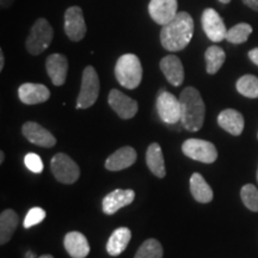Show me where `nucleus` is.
Segmentation results:
<instances>
[{
  "instance_id": "f257e3e1",
  "label": "nucleus",
  "mask_w": 258,
  "mask_h": 258,
  "mask_svg": "<svg viewBox=\"0 0 258 258\" xmlns=\"http://www.w3.org/2000/svg\"><path fill=\"white\" fill-rule=\"evenodd\" d=\"M194 35V19L188 12L180 11L160 31V43L169 51H180L190 43Z\"/></svg>"
},
{
  "instance_id": "f03ea898",
  "label": "nucleus",
  "mask_w": 258,
  "mask_h": 258,
  "mask_svg": "<svg viewBox=\"0 0 258 258\" xmlns=\"http://www.w3.org/2000/svg\"><path fill=\"white\" fill-rule=\"evenodd\" d=\"M180 122L189 132H198L205 121L206 105L201 93L192 86L184 89L179 96Z\"/></svg>"
},
{
  "instance_id": "7ed1b4c3",
  "label": "nucleus",
  "mask_w": 258,
  "mask_h": 258,
  "mask_svg": "<svg viewBox=\"0 0 258 258\" xmlns=\"http://www.w3.org/2000/svg\"><path fill=\"white\" fill-rule=\"evenodd\" d=\"M116 80L125 89L134 90L143 79V66L135 54H124L118 57L115 66Z\"/></svg>"
},
{
  "instance_id": "20e7f679",
  "label": "nucleus",
  "mask_w": 258,
  "mask_h": 258,
  "mask_svg": "<svg viewBox=\"0 0 258 258\" xmlns=\"http://www.w3.org/2000/svg\"><path fill=\"white\" fill-rule=\"evenodd\" d=\"M54 30L46 18H38L30 29V34L25 41V48L31 55H40L50 46Z\"/></svg>"
},
{
  "instance_id": "39448f33",
  "label": "nucleus",
  "mask_w": 258,
  "mask_h": 258,
  "mask_svg": "<svg viewBox=\"0 0 258 258\" xmlns=\"http://www.w3.org/2000/svg\"><path fill=\"white\" fill-rule=\"evenodd\" d=\"M101 84H99L98 74L92 66L85 67L83 72L82 86L77 99V109H88L95 104L98 98Z\"/></svg>"
},
{
  "instance_id": "423d86ee",
  "label": "nucleus",
  "mask_w": 258,
  "mask_h": 258,
  "mask_svg": "<svg viewBox=\"0 0 258 258\" xmlns=\"http://www.w3.org/2000/svg\"><path fill=\"white\" fill-rule=\"evenodd\" d=\"M50 170L59 182L63 184H72L79 178V166L72 158L64 153H56L50 161Z\"/></svg>"
},
{
  "instance_id": "0eeeda50",
  "label": "nucleus",
  "mask_w": 258,
  "mask_h": 258,
  "mask_svg": "<svg viewBox=\"0 0 258 258\" xmlns=\"http://www.w3.org/2000/svg\"><path fill=\"white\" fill-rule=\"evenodd\" d=\"M182 151L190 159L205 164H212L218 159L217 147L209 141L201 140V139H189L184 141Z\"/></svg>"
},
{
  "instance_id": "6e6552de",
  "label": "nucleus",
  "mask_w": 258,
  "mask_h": 258,
  "mask_svg": "<svg viewBox=\"0 0 258 258\" xmlns=\"http://www.w3.org/2000/svg\"><path fill=\"white\" fill-rule=\"evenodd\" d=\"M64 34L73 42L82 41L86 35V23L83 10L79 6H71L64 12Z\"/></svg>"
},
{
  "instance_id": "1a4fd4ad",
  "label": "nucleus",
  "mask_w": 258,
  "mask_h": 258,
  "mask_svg": "<svg viewBox=\"0 0 258 258\" xmlns=\"http://www.w3.org/2000/svg\"><path fill=\"white\" fill-rule=\"evenodd\" d=\"M157 111L161 121L167 124H176L180 121L179 98L165 90H161L157 98Z\"/></svg>"
},
{
  "instance_id": "9d476101",
  "label": "nucleus",
  "mask_w": 258,
  "mask_h": 258,
  "mask_svg": "<svg viewBox=\"0 0 258 258\" xmlns=\"http://www.w3.org/2000/svg\"><path fill=\"white\" fill-rule=\"evenodd\" d=\"M202 29L207 37L213 42H221L227 35V29L220 17V15L214 9H206L202 12Z\"/></svg>"
},
{
  "instance_id": "9b49d317",
  "label": "nucleus",
  "mask_w": 258,
  "mask_h": 258,
  "mask_svg": "<svg viewBox=\"0 0 258 258\" xmlns=\"http://www.w3.org/2000/svg\"><path fill=\"white\" fill-rule=\"evenodd\" d=\"M148 14L157 24L166 25L178 14L177 0H151L148 4Z\"/></svg>"
},
{
  "instance_id": "f8f14e48",
  "label": "nucleus",
  "mask_w": 258,
  "mask_h": 258,
  "mask_svg": "<svg viewBox=\"0 0 258 258\" xmlns=\"http://www.w3.org/2000/svg\"><path fill=\"white\" fill-rule=\"evenodd\" d=\"M108 103L112 110L120 116L121 118H123V120L133 118L137 115L139 109V104L135 99L125 96L123 92L116 89H112L110 93H109Z\"/></svg>"
},
{
  "instance_id": "ddd939ff",
  "label": "nucleus",
  "mask_w": 258,
  "mask_h": 258,
  "mask_svg": "<svg viewBox=\"0 0 258 258\" xmlns=\"http://www.w3.org/2000/svg\"><path fill=\"white\" fill-rule=\"evenodd\" d=\"M135 199V192L134 190L127 189H116L114 191L109 192L108 195L103 199L102 201V208L103 212L106 215H112L116 212L120 211L121 208L129 206Z\"/></svg>"
},
{
  "instance_id": "4468645a",
  "label": "nucleus",
  "mask_w": 258,
  "mask_h": 258,
  "mask_svg": "<svg viewBox=\"0 0 258 258\" xmlns=\"http://www.w3.org/2000/svg\"><path fill=\"white\" fill-rule=\"evenodd\" d=\"M22 133L31 144L36 146L49 148L55 146L56 144L54 135L36 122H25L22 127Z\"/></svg>"
},
{
  "instance_id": "2eb2a0df",
  "label": "nucleus",
  "mask_w": 258,
  "mask_h": 258,
  "mask_svg": "<svg viewBox=\"0 0 258 258\" xmlns=\"http://www.w3.org/2000/svg\"><path fill=\"white\" fill-rule=\"evenodd\" d=\"M18 97L22 103L27 105L40 104V103L47 102L50 97V91L47 86L42 84L25 83L19 86Z\"/></svg>"
},
{
  "instance_id": "dca6fc26",
  "label": "nucleus",
  "mask_w": 258,
  "mask_h": 258,
  "mask_svg": "<svg viewBox=\"0 0 258 258\" xmlns=\"http://www.w3.org/2000/svg\"><path fill=\"white\" fill-rule=\"evenodd\" d=\"M47 73L55 86L63 85L69 72V60L62 54H51L46 60Z\"/></svg>"
},
{
  "instance_id": "f3484780",
  "label": "nucleus",
  "mask_w": 258,
  "mask_h": 258,
  "mask_svg": "<svg viewBox=\"0 0 258 258\" xmlns=\"http://www.w3.org/2000/svg\"><path fill=\"white\" fill-rule=\"evenodd\" d=\"M160 70L171 85L179 86L184 82V69L182 61L176 55L164 56L160 60Z\"/></svg>"
},
{
  "instance_id": "a211bd4d",
  "label": "nucleus",
  "mask_w": 258,
  "mask_h": 258,
  "mask_svg": "<svg viewBox=\"0 0 258 258\" xmlns=\"http://www.w3.org/2000/svg\"><path fill=\"white\" fill-rule=\"evenodd\" d=\"M64 249L72 258H85L90 253V245L86 237L80 232H69L63 239Z\"/></svg>"
},
{
  "instance_id": "6ab92c4d",
  "label": "nucleus",
  "mask_w": 258,
  "mask_h": 258,
  "mask_svg": "<svg viewBox=\"0 0 258 258\" xmlns=\"http://www.w3.org/2000/svg\"><path fill=\"white\" fill-rule=\"evenodd\" d=\"M137 160V151L131 146H124L108 157L105 167L109 171H120L132 166Z\"/></svg>"
},
{
  "instance_id": "aec40b11",
  "label": "nucleus",
  "mask_w": 258,
  "mask_h": 258,
  "mask_svg": "<svg viewBox=\"0 0 258 258\" xmlns=\"http://www.w3.org/2000/svg\"><path fill=\"white\" fill-rule=\"evenodd\" d=\"M218 123L227 133L238 137L243 132L245 121L243 115L239 111L234 110V109H226L219 114Z\"/></svg>"
},
{
  "instance_id": "412c9836",
  "label": "nucleus",
  "mask_w": 258,
  "mask_h": 258,
  "mask_svg": "<svg viewBox=\"0 0 258 258\" xmlns=\"http://www.w3.org/2000/svg\"><path fill=\"white\" fill-rule=\"evenodd\" d=\"M146 163L148 169L152 171L154 176H157L158 178H164L165 177V161H164V156L159 144L153 143L148 146L146 152Z\"/></svg>"
},
{
  "instance_id": "4be33fe9",
  "label": "nucleus",
  "mask_w": 258,
  "mask_h": 258,
  "mask_svg": "<svg viewBox=\"0 0 258 258\" xmlns=\"http://www.w3.org/2000/svg\"><path fill=\"white\" fill-rule=\"evenodd\" d=\"M132 238V232L127 227H120L112 232L106 243V251L110 256H118L125 250Z\"/></svg>"
},
{
  "instance_id": "5701e85b",
  "label": "nucleus",
  "mask_w": 258,
  "mask_h": 258,
  "mask_svg": "<svg viewBox=\"0 0 258 258\" xmlns=\"http://www.w3.org/2000/svg\"><path fill=\"white\" fill-rule=\"evenodd\" d=\"M190 191L192 198L200 203H208L213 200V190L202 175L195 172L190 177Z\"/></svg>"
},
{
  "instance_id": "b1692460",
  "label": "nucleus",
  "mask_w": 258,
  "mask_h": 258,
  "mask_svg": "<svg viewBox=\"0 0 258 258\" xmlns=\"http://www.w3.org/2000/svg\"><path fill=\"white\" fill-rule=\"evenodd\" d=\"M19 218L12 209H6L0 214V244L9 243L17 228Z\"/></svg>"
},
{
  "instance_id": "393cba45",
  "label": "nucleus",
  "mask_w": 258,
  "mask_h": 258,
  "mask_svg": "<svg viewBox=\"0 0 258 258\" xmlns=\"http://www.w3.org/2000/svg\"><path fill=\"white\" fill-rule=\"evenodd\" d=\"M206 70L208 74H215L219 72L226 60V54L222 48L218 46L209 47L205 53Z\"/></svg>"
},
{
  "instance_id": "a878e982",
  "label": "nucleus",
  "mask_w": 258,
  "mask_h": 258,
  "mask_svg": "<svg viewBox=\"0 0 258 258\" xmlns=\"http://www.w3.org/2000/svg\"><path fill=\"white\" fill-rule=\"evenodd\" d=\"M235 86L240 95L247 98H258V78L252 74L240 77Z\"/></svg>"
},
{
  "instance_id": "bb28decb",
  "label": "nucleus",
  "mask_w": 258,
  "mask_h": 258,
  "mask_svg": "<svg viewBox=\"0 0 258 258\" xmlns=\"http://www.w3.org/2000/svg\"><path fill=\"white\" fill-rule=\"evenodd\" d=\"M252 32V27L247 23H239L234 27L227 30V35H226V40L230 43L240 44L247 41V38Z\"/></svg>"
},
{
  "instance_id": "cd10ccee",
  "label": "nucleus",
  "mask_w": 258,
  "mask_h": 258,
  "mask_svg": "<svg viewBox=\"0 0 258 258\" xmlns=\"http://www.w3.org/2000/svg\"><path fill=\"white\" fill-rule=\"evenodd\" d=\"M134 258H163V246L156 239H147L139 247Z\"/></svg>"
},
{
  "instance_id": "c85d7f7f",
  "label": "nucleus",
  "mask_w": 258,
  "mask_h": 258,
  "mask_svg": "<svg viewBox=\"0 0 258 258\" xmlns=\"http://www.w3.org/2000/svg\"><path fill=\"white\" fill-rule=\"evenodd\" d=\"M241 201L246 208L258 212V189L253 184H245L240 191Z\"/></svg>"
},
{
  "instance_id": "c756f323",
  "label": "nucleus",
  "mask_w": 258,
  "mask_h": 258,
  "mask_svg": "<svg viewBox=\"0 0 258 258\" xmlns=\"http://www.w3.org/2000/svg\"><path fill=\"white\" fill-rule=\"evenodd\" d=\"M44 218H46V212H44V209H42L40 207L31 208L24 219V228H30L32 226L38 225L40 222L44 220Z\"/></svg>"
},
{
  "instance_id": "7c9ffc66",
  "label": "nucleus",
  "mask_w": 258,
  "mask_h": 258,
  "mask_svg": "<svg viewBox=\"0 0 258 258\" xmlns=\"http://www.w3.org/2000/svg\"><path fill=\"white\" fill-rule=\"evenodd\" d=\"M24 164L34 173H41L43 171V161L36 153H28L24 158Z\"/></svg>"
},
{
  "instance_id": "2f4dec72",
  "label": "nucleus",
  "mask_w": 258,
  "mask_h": 258,
  "mask_svg": "<svg viewBox=\"0 0 258 258\" xmlns=\"http://www.w3.org/2000/svg\"><path fill=\"white\" fill-rule=\"evenodd\" d=\"M249 59L258 66V48H253L249 51Z\"/></svg>"
},
{
  "instance_id": "473e14b6",
  "label": "nucleus",
  "mask_w": 258,
  "mask_h": 258,
  "mask_svg": "<svg viewBox=\"0 0 258 258\" xmlns=\"http://www.w3.org/2000/svg\"><path fill=\"white\" fill-rule=\"evenodd\" d=\"M243 3L253 11H258V0H243Z\"/></svg>"
},
{
  "instance_id": "72a5a7b5",
  "label": "nucleus",
  "mask_w": 258,
  "mask_h": 258,
  "mask_svg": "<svg viewBox=\"0 0 258 258\" xmlns=\"http://www.w3.org/2000/svg\"><path fill=\"white\" fill-rule=\"evenodd\" d=\"M4 64H5V56L2 50L0 51V71H3V69H4Z\"/></svg>"
},
{
  "instance_id": "f704fd0d",
  "label": "nucleus",
  "mask_w": 258,
  "mask_h": 258,
  "mask_svg": "<svg viewBox=\"0 0 258 258\" xmlns=\"http://www.w3.org/2000/svg\"><path fill=\"white\" fill-rule=\"evenodd\" d=\"M35 257H36V254L30 252V251H28L27 254H25V258H35Z\"/></svg>"
},
{
  "instance_id": "c9c22d12",
  "label": "nucleus",
  "mask_w": 258,
  "mask_h": 258,
  "mask_svg": "<svg viewBox=\"0 0 258 258\" xmlns=\"http://www.w3.org/2000/svg\"><path fill=\"white\" fill-rule=\"evenodd\" d=\"M4 159H5V153L2 151V152H0V164L4 163Z\"/></svg>"
},
{
  "instance_id": "e433bc0d",
  "label": "nucleus",
  "mask_w": 258,
  "mask_h": 258,
  "mask_svg": "<svg viewBox=\"0 0 258 258\" xmlns=\"http://www.w3.org/2000/svg\"><path fill=\"white\" fill-rule=\"evenodd\" d=\"M38 258H54V257L51 256V254H43V256H41V257H38Z\"/></svg>"
},
{
  "instance_id": "4c0bfd02",
  "label": "nucleus",
  "mask_w": 258,
  "mask_h": 258,
  "mask_svg": "<svg viewBox=\"0 0 258 258\" xmlns=\"http://www.w3.org/2000/svg\"><path fill=\"white\" fill-rule=\"evenodd\" d=\"M219 2L222 3V4H228V3H231V0H219Z\"/></svg>"
},
{
  "instance_id": "58836bf2",
  "label": "nucleus",
  "mask_w": 258,
  "mask_h": 258,
  "mask_svg": "<svg viewBox=\"0 0 258 258\" xmlns=\"http://www.w3.org/2000/svg\"><path fill=\"white\" fill-rule=\"evenodd\" d=\"M257 180H258V170H257Z\"/></svg>"
}]
</instances>
